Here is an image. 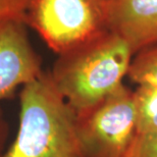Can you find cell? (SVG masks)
<instances>
[{
  "instance_id": "cell-10",
  "label": "cell",
  "mask_w": 157,
  "mask_h": 157,
  "mask_svg": "<svg viewBox=\"0 0 157 157\" xmlns=\"http://www.w3.org/2000/svg\"><path fill=\"white\" fill-rule=\"evenodd\" d=\"M30 0H0V21L10 17L24 18Z\"/></svg>"
},
{
  "instance_id": "cell-2",
  "label": "cell",
  "mask_w": 157,
  "mask_h": 157,
  "mask_svg": "<svg viewBox=\"0 0 157 157\" xmlns=\"http://www.w3.org/2000/svg\"><path fill=\"white\" fill-rule=\"evenodd\" d=\"M1 157H86L78 137L77 114L49 71L21 89L17 133Z\"/></svg>"
},
{
  "instance_id": "cell-1",
  "label": "cell",
  "mask_w": 157,
  "mask_h": 157,
  "mask_svg": "<svg viewBox=\"0 0 157 157\" xmlns=\"http://www.w3.org/2000/svg\"><path fill=\"white\" fill-rule=\"evenodd\" d=\"M133 57L127 41L105 30L57 55L49 73L67 104L80 114L124 84Z\"/></svg>"
},
{
  "instance_id": "cell-4",
  "label": "cell",
  "mask_w": 157,
  "mask_h": 157,
  "mask_svg": "<svg viewBox=\"0 0 157 157\" xmlns=\"http://www.w3.org/2000/svg\"><path fill=\"white\" fill-rule=\"evenodd\" d=\"M77 132L86 157H127L137 137L133 91L122 84L77 114Z\"/></svg>"
},
{
  "instance_id": "cell-5",
  "label": "cell",
  "mask_w": 157,
  "mask_h": 157,
  "mask_svg": "<svg viewBox=\"0 0 157 157\" xmlns=\"http://www.w3.org/2000/svg\"><path fill=\"white\" fill-rule=\"evenodd\" d=\"M42 57L31 43L24 18L0 21V101L43 73Z\"/></svg>"
},
{
  "instance_id": "cell-7",
  "label": "cell",
  "mask_w": 157,
  "mask_h": 157,
  "mask_svg": "<svg viewBox=\"0 0 157 157\" xmlns=\"http://www.w3.org/2000/svg\"><path fill=\"white\" fill-rule=\"evenodd\" d=\"M133 93L137 135L157 131V84L138 85Z\"/></svg>"
},
{
  "instance_id": "cell-6",
  "label": "cell",
  "mask_w": 157,
  "mask_h": 157,
  "mask_svg": "<svg viewBox=\"0 0 157 157\" xmlns=\"http://www.w3.org/2000/svg\"><path fill=\"white\" fill-rule=\"evenodd\" d=\"M105 10L107 29L127 41L134 55L157 45V0H112Z\"/></svg>"
},
{
  "instance_id": "cell-11",
  "label": "cell",
  "mask_w": 157,
  "mask_h": 157,
  "mask_svg": "<svg viewBox=\"0 0 157 157\" xmlns=\"http://www.w3.org/2000/svg\"><path fill=\"white\" fill-rule=\"evenodd\" d=\"M9 136V124L5 117V114L0 107V157L4 153L7 147Z\"/></svg>"
},
{
  "instance_id": "cell-9",
  "label": "cell",
  "mask_w": 157,
  "mask_h": 157,
  "mask_svg": "<svg viewBox=\"0 0 157 157\" xmlns=\"http://www.w3.org/2000/svg\"><path fill=\"white\" fill-rule=\"evenodd\" d=\"M127 157H157V131L137 135Z\"/></svg>"
},
{
  "instance_id": "cell-8",
  "label": "cell",
  "mask_w": 157,
  "mask_h": 157,
  "mask_svg": "<svg viewBox=\"0 0 157 157\" xmlns=\"http://www.w3.org/2000/svg\"><path fill=\"white\" fill-rule=\"evenodd\" d=\"M128 77L137 85L157 84V45L141 50L134 55Z\"/></svg>"
},
{
  "instance_id": "cell-3",
  "label": "cell",
  "mask_w": 157,
  "mask_h": 157,
  "mask_svg": "<svg viewBox=\"0 0 157 157\" xmlns=\"http://www.w3.org/2000/svg\"><path fill=\"white\" fill-rule=\"evenodd\" d=\"M24 21L57 55L108 30L99 0H30Z\"/></svg>"
},
{
  "instance_id": "cell-12",
  "label": "cell",
  "mask_w": 157,
  "mask_h": 157,
  "mask_svg": "<svg viewBox=\"0 0 157 157\" xmlns=\"http://www.w3.org/2000/svg\"><path fill=\"white\" fill-rule=\"evenodd\" d=\"M99 1L101 2L102 4H104V5L106 6V5L108 4V3H110V2L112 1V0H99Z\"/></svg>"
}]
</instances>
